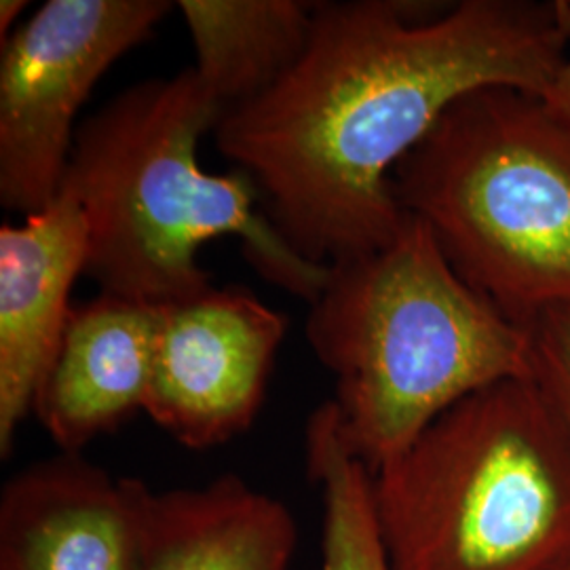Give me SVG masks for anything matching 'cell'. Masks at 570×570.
<instances>
[{
  "instance_id": "obj_1",
  "label": "cell",
  "mask_w": 570,
  "mask_h": 570,
  "mask_svg": "<svg viewBox=\"0 0 570 570\" xmlns=\"http://www.w3.org/2000/svg\"><path fill=\"white\" fill-rule=\"evenodd\" d=\"M570 47V2H317L305 53L226 110L214 136L256 184L266 218L313 265L387 245L406 220L391 176L459 98H543Z\"/></svg>"
},
{
  "instance_id": "obj_2",
  "label": "cell",
  "mask_w": 570,
  "mask_h": 570,
  "mask_svg": "<svg viewBox=\"0 0 570 570\" xmlns=\"http://www.w3.org/2000/svg\"><path fill=\"white\" fill-rule=\"evenodd\" d=\"M225 112L186 68L127 87L79 125L61 193L81 205L85 275L102 292L157 306L193 301L214 287L199 249L230 235L265 282L308 305L320 298L330 266L287 245L252 178L199 164V144Z\"/></svg>"
},
{
  "instance_id": "obj_3",
  "label": "cell",
  "mask_w": 570,
  "mask_h": 570,
  "mask_svg": "<svg viewBox=\"0 0 570 570\" xmlns=\"http://www.w3.org/2000/svg\"><path fill=\"white\" fill-rule=\"evenodd\" d=\"M305 334L336 379L338 428L374 473L469 395L529 379L530 330L454 271L425 223L330 266Z\"/></svg>"
},
{
  "instance_id": "obj_4",
  "label": "cell",
  "mask_w": 570,
  "mask_h": 570,
  "mask_svg": "<svg viewBox=\"0 0 570 570\" xmlns=\"http://www.w3.org/2000/svg\"><path fill=\"white\" fill-rule=\"evenodd\" d=\"M389 570H558L570 438L532 379L482 389L374 471Z\"/></svg>"
},
{
  "instance_id": "obj_5",
  "label": "cell",
  "mask_w": 570,
  "mask_h": 570,
  "mask_svg": "<svg viewBox=\"0 0 570 570\" xmlns=\"http://www.w3.org/2000/svg\"><path fill=\"white\" fill-rule=\"evenodd\" d=\"M400 207L513 322L570 306V122L543 98L482 87L395 167Z\"/></svg>"
},
{
  "instance_id": "obj_6",
  "label": "cell",
  "mask_w": 570,
  "mask_h": 570,
  "mask_svg": "<svg viewBox=\"0 0 570 570\" xmlns=\"http://www.w3.org/2000/svg\"><path fill=\"white\" fill-rule=\"evenodd\" d=\"M167 0H49L2 42L0 204L26 216L60 195L82 104L106 70L148 41Z\"/></svg>"
},
{
  "instance_id": "obj_7",
  "label": "cell",
  "mask_w": 570,
  "mask_h": 570,
  "mask_svg": "<svg viewBox=\"0 0 570 570\" xmlns=\"http://www.w3.org/2000/svg\"><path fill=\"white\" fill-rule=\"evenodd\" d=\"M285 332L284 313L244 287L159 306L144 412L186 449L225 444L258 416Z\"/></svg>"
},
{
  "instance_id": "obj_8",
  "label": "cell",
  "mask_w": 570,
  "mask_h": 570,
  "mask_svg": "<svg viewBox=\"0 0 570 570\" xmlns=\"http://www.w3.org/2000/svg\"><path fill=\"white\" fill-rule=\"evenodd\" d=\"M89 228L81 205L61 193L21 225L0 226V454L13 450L56 362L87 268Z\"/></svg>"
},
{
  "instance_id": "obj_9",
  "label": "cell",
  "mask_w": 570,
  "mask_h": 570,
  "mask_svg": "<svg viewBox=\"0 0 570 570\" xmlns=\"http://www.w3.org/2000/svg\"><path fill=\"white\" fill-rule=\"evenodd\" d=\"M148 490L70 452L21 471L0 499V570H136Z\"/></svg>"
},
{
  "instance_id": "obj_10",
  "label": "cell",
  "mask_w": 570,
  "mask_h": 570,
  "mask_svg": "<svg viewBox=\"0 0 570 570\" xmlns=\"http://www.w3.org/2000/svg\"><path fill=\"white\" fill-rule=\"evenodd\" d=\"M159 306L100 292L72 308L35 414L61 450L75 454L146 406Z\"/></svg>"
},
{
  "instance_id": "obj_11",
  "label": "cell",
  "mask_w": 570,
  "mask_h": 570,
  "mask_svg": "<svg viewBox=\"0 0 570 570\" xmlns=\"http://www.w3.org/2000/svg\"><path fill=\"white\" fill-rule=\"evenodd\" d=\"M294 548L284 503L223 475L202 489L148 490L136 570H287Z\"/></svg>"
},
{
  "instance_id": "obj_12",
  "label": "cell",
  "mask_w": 570,
  "mask_h": 570,
  "mask_svg": "<svg viewBox=\"0 0 570 570\" xmlns=\"http://www.w3.org/2000/svg\"><path fill=\"white\" fill-rule=\"evenodd\" d=\"M195 66L205 87L230 110L265 94L301 60L317 2L180 0Z\"/></svg>"
},
{
  "instance_id": "obj_13",
  "label": "cell",
  "mask_w": 570,
  "mask_h": 570,
  "mask_svg": "<svg viewBox=\"0 0 570 570\" xmlns=\"http://www.w3.org/2000/svg\"><path fill=\"white\" fill-rule=\"evenodd\" d=\"M306 468L324 494L322 570H389L374 511V473L346 449L332 400L308 416Z\"/></svg>"
},
{
  "instance_id": "obj_14",
  "label": "cell",
  "mask_w": 570,
  "mask_h": 570,
  "mask_svg": "<svg viewBox=\"0 0 570 570\" xmlns=\"http://www.w3.org/2000/svg\"><path fill=\"white\" fill-rule=\"evenodd\" d=\"M530 379L570 438V306L553 308L529 326Z\"/></svg>"
},
{
  "instance_id": "obj_15",
  "label": "cell",
  "mask_w": 570,
  "mask_h": 570,
  "mask_svg": "<svg viewBox=\"0 0 570 570\" xmlns=\"http://www.w3.org/2000/svg\"><path fill=\"white\" fill-rule=\"evenodd\" d=\"M543 102L550 106L551 112H556L560 119L570 122V47L548 94L543 96Z\"/></svg>"
},
{
  "instance_id": "obj_16",
  "label": "cell",
  "mask_w": 570,
  "mask_h": 570,
  "mask_svg": "<svg viewBox=\"0 0 570 570\" xmlns=\"http://www.w3.org/2000/svg\"><path fill=\"white\" fill-rule=\"evenodd\" d=\"M26 0H2L0 2V41L4 42L16 32V21L26 11Z\"/></svg>"
},
{
  "instance_id": "obj_17",
  "label": "cell",
  "mask_w": 570,
  "mask_h": 570,
  "mask_svg": "<svg viewBox=\"0 0 570 570\" xmlns=\"http://www.w3.org/2000/svg\"><path fill=\"white\" fill-rule=\"evenodd\" d=\"M558 570H570V560H569V562H567V564H564V567H562V569H558Z\"/></svg>"
}]
</instances>
